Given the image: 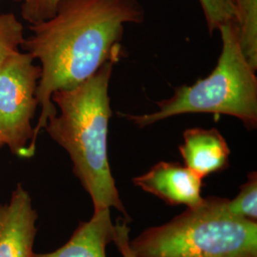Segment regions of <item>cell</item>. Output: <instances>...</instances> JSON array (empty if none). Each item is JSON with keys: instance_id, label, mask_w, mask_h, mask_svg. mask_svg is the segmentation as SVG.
Here are the masks:
<instances>
[{"instance_id": "obj_16", "label": "cell", "mask_w": 257, "mask_h": 257, "mask_svg": "<svg viewBox=\"0 0 257 257\" xmlns=\"http://www.w3.org/2000/svg\"><path fill=\"white\" fill-rule=\"evenodd\" d=\"M0 149H1V148H0Z\"/></svg>"}, {"instance_id": "obj_7", "label": "cell", "mask_w": 257, "mask_h": 257, "mask_svg": "<svg viewBox=\"0 0 257 257\" xmlns=\"http://www.w3.org/2000/svg\"><path fill=\"white\" fill-rule=\"evenodd\" d=\"M202 179L186 166L161 161L133 183L171 206L195 208L203 202Z\"/></svg>"}, {"instance_id": "obj_13", "label": "cell", "mask_w": 257, "mask_h": 257, "mask_svg": "<svg viewBox=\"0 0 257 257\" xmlns=\"http://www.w3.org/2000/svg\"><path fill=\"white\" fill-rule=\"evenodd\" d=\"M205 16L210 35L230 21H235L233 0H198Z\"/></svg>"}, {"instance_id": "obj_14", "label": "cell", "mask_w": 257, "mask_h": 257, "mask_svg": "<svg viewBox=\"0 0 257 257\" xmlns=\"http://www.w3.org/2000/svg\"><path fill=\"white\" fill-rule=\"evenodd\" d=\"M20 4L21 16L34 25L51 19L55 14L59 0H14Z\"/></svg>"}, {"instance_id": "obj_3", "label": "cell", "mask_w": 257, "mask_h": 257, "mask_svg": "<svg viewBox=\"0 0 257 257\" xmlns=\"http://www.w3.org/2000/svg\"><path fill=\"white\" fill-rule=\"evenodd\" d=\"M218 31L222 51L210 75L191 86L175 88L172 97L156 103L158 109L154 112L119 115L144 128L186 113L226 114L241 120L248 130L256 128V74L241 51L236 20L222 25Z\"/></svg>"}, {"instance_id": "obj_4", "label": "cell", "mask_w": 257, "mask_h": 257, "mask_svg": "<svg viewBox=\"0 0 257 257\" xmlns=\"http://www.w3.org/2000/svg\"><path fill=\"white\" fill-rule=\"evenodd\" d=\"M227 198L195 208L128 241L135 257H257V223L232 215Z\"/></svg>"}, {"instance_id": "obj_2", "label": "cell", "mask_w": 257, "mask_h": 257, "mask_svg": "<svg viewBox=\"0 0 257 257\" xmlns=\"http://www.w3.org/2000/svg\"><path fill=\"white\" fill-rule=\"evenodd\" d=\"M118 60H110L86 81L52 96L57 111L45 130L68 153L73 171L89 193L93 211L114 208L127 216L108 157V131L111 116L109 84Z\"/></svg>"}, {"instance_id": "obj_6", "label": "cell", "mask_w": 257, "mask_h": 257, "mask_svg": "<svg viewBox=\"0 0 257 257\" xmlns=\"http://www.w3.org/2000/svg\"><path fill=\"white\" fill-rule=\"evenodd\" d=\"M37 212L22 184L0 205V257H35Z\"/></svg>"}, {"instance_id": "obj_5", "label": "cell", "mask_w": 257, "mask_h": 257, "mask_svg": "<svg viewBox=\"0 0 257 257\" xmlns=\"http://www.w3.org/2000/svg\"><path fill=\"white\" fill-rule=\"evenodd\" d=\"M41 76L35 58L18 51L0 67V148L8 146L15 156L33 157L32 121L38 102L37 85Z\"/></svg>"}, {"instance_id": "obj_1", "label": "cell", "mask_w": 257, "mask_h": 257, "mask_svg": "<svg viewBox=\"0 0 257 257\" xmlns=\"http://www.w3.org/2000/svg\"><path fill=\"white\" fill-rule=\"evenodd\" d=\"M144 18L138 0H59L51 19L30 25L32 35L21 47L41 64L32 156L40 132L57 112L53 94L80 85L107 61L119 60L124 26Z\"/></svg>"}, {"instance_id": "obj_15", "label": "cell", "mask_w": 257, "mask_h": 257, "mask_svg": "<svg viewBox=\"0 0 257 257\" xmlns=\"http://www.w3.org/2000/svg\"><path fill=\"white\" fill-rule=\"evenodd\" d=\"M128 233L130 229L126 220L118 221L114 226V237L112 242L115 243L122 257H135L128 246Z\"/></svg>"}, {"instance_id": "obj_11", "label": "cell", "mask_w": 257, "mask_h": 257, "mask_svg": "<svg viewBox=\"0 0 257 257\" xmlns=\"http://www.w3.org/2000/svg\"><path fill=\"white\" fill-rule=\"evenodd\" d=\"M227 210L234 216L257 222V174L249 173L248 180L240 187L238 194L227 200Z\"/></svg>"}, {"instance_id": "obj_9", "label": "cell", "mask_w": 257, "mask_h": 257, "mask_svg": "<svg viewBox=\"0 0 257 257\" xmlns=\"http://www.w3.org/2000/svg\"><path fill=\"white\" fill-rule=\"evenodd\" d=\"M114 237L110 209L93 211L92 218L81 222L62 247L35 257H106V247Z\"/></svg>"}, {"instance_id": "obj_12", "label": "cell", "mask_w": 257, "mask_h": 257, "mask_svg": "<svg viewBox=\"0 0 257 257\" xmlns=\"http://www.w3.org/2000/svg\"><path fill=\"white\" fill-rule=\"evenodd\" d=\"M23 26L13 14L0 16V67L19 51L24 41Z\"/></svg>"}, {"instance_id": "obj_10", "label": "cell", "mask_w": 257, "mask_h": 257, "mask_svg": "<svg viewBox=\"0 0 257 257\" xmlns=\"http://www.w3.org/2000/svg\"><path fill=\"white\" fill-rule=\"evenodd\" d=\"M240 48L249 66L257 69V0H233Z\"/></svg>"}, {"instance_id": "obj_8", "label": "cell", "mask_w": 257, "mask_h": 257, "mask_svg": "<svg viewBox=\"0 0 257 257\" xmlns=\"http://www.w3.org/2000/svg\"><path fill=\"white\" fill-rule=\"evenodd\" d=\"M179 152L187 168L204 178L229 166L230 148L217 128H188Z\"/></svg>"}]
</instances>
